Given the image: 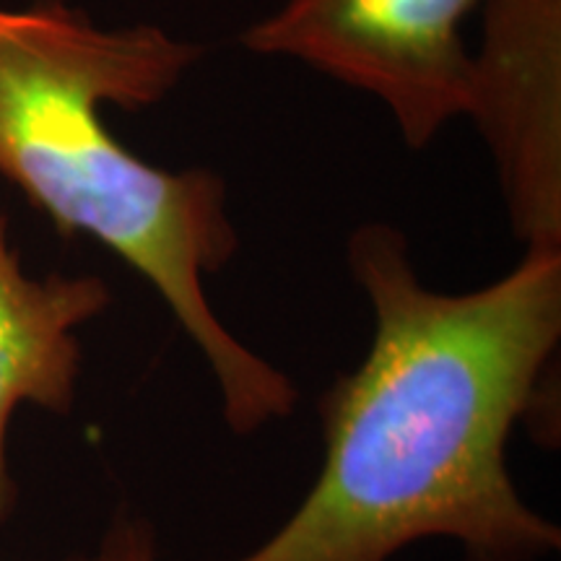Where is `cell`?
I'll list each match as a JSON object with an SVG mask.
<instances>
[{
    "label": "cell",
    "mask_w": 561,
    "mask_h": 561,
    "mask_svg": "<svg viewBox=\"0 0 561 561\" xmlns=\"http://www.w3.org/2000/svg\"><path fill=\"white\" fill-rule=\"evenodd\" d=\"M346 263L375 314L369 351L320 396L312 489L237 561H390L430 538L462 561L557 553L559 525L525 504L507 447L517 424L559 442L561 252H525L494 284L445 294L421 284L401 229L369 221ZM68 561H159L157 530L125 507L94 553Z\"/></svg>",
    "instance_id": "6da1fadb"
},
{
    "label": "cell",
    "mask_w": 561,
    "mask_h": 561,
    "mask_svg": "<svg viewBox=\"0 0 561 561\" xmlns=\"http://www.w3.org/2000/svg\"><path fill=\"white\" fill-rule=\"evenodd\" d=\"M468 115L525 252H561V0H481Z\"/></svg>",
    "instance_id": "277c9868"
},
{
    "label": "cell",
    "mask_w": 561,
    "mask_h": 561,
    "mask_svg": "<svg viewBox=\"0 0 561 561\" xmlns=\"http://www.w3.org/2000/svg\"><path fill=\"white\" fill-rule=\"evenodd\" d=\"M112 291L100 276L34 278L13 248L0 210V530L11 523L19 486L9 466V426L19 405L70 416L79 398V331L107 312Z\"/></svg>",
    "instance_id": "5b68a950"
},
{
    "label": "cell",
    "mask_w": 561,
    "mask_h": 561,
    "mask_svg": "<svg viewBox=\"0 0 561 561\" xmlns=\"http://www.w3.org/2000/svg\"><path fill=\"white\" fill-rule=\"evenodd\" d=\"M201 58L157 24L107 30L68 0L0 5V178L62 237H91L149 280L214 371L229 430L250 437L291 416L299 392L206 297L240 250L227 185L206 167L149 164L102 117L153 107Z\"/></svg>",
    "instance_id": "7a4b0ae2"
},
{
    "label": "cell",
    "mask_w": 561,
    "mask_h": 561,
    "mask_svg": "<svg viewBox=\"0 0 561 561\" xmlns=\"http://www.w3.org/2000/svg\"><path fill=\"white\" fill-rule=\"evenodd\" d=\"M481 0H284L250 24L240 45L305 62L328 79L375 96L403 144L426 149L445 125L468 115L471 50L462 21Z\"/></svg>",
    "instance_id": "3957f363"
}]
</instances>
